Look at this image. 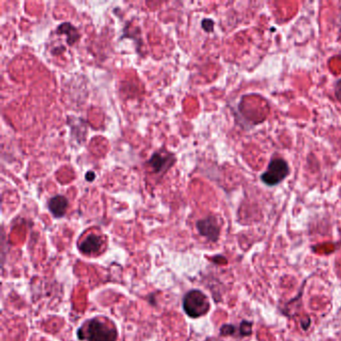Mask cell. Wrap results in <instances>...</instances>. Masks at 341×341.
Returning <instances> with one entry per match:
<instances>
[{
	"label": "cell",
	"instance_id": "6da1fadb",
	"mask_svg": "<svg viewBox=\"0 0 341 341\" xmlns=\"http://www.w3.org/2000/svg\"><path fill=\"white\" fill-rule=\"evenodd\" d=\"M78 337L88 341H116L117 330L112 324L93 318L87 322L84 332L78 330Z\"/></svg>",
	"mask_w": 341,
	"mask_h": 341
},
{
	"label": "cell",
	"instance_id": "7a4b0ae2",
	"mask_svg": "<svg viewBox=\"0 0 341 341\" xmlns=\"http://www.w3.org/2000/svg\"><path fill=\"white\" fill-rule=\"evenodd\" d=\"M209 307L207 296L200 290H191L183 298V309L192 318L203 316L208 312Z\"/></svg>",
	"mask_w": 341,
	"mask_h": 341
},
{
	"label": "cell",
	"instance_id": "3957f363",
	"mask_svg": "<svg viewBox=\"0 0 341 341\" xmlns=\"http://www.w3.org/2000/svg\"><path fill=\"white\" fill-rule=\"evenodd\" d=\"M289 171V166L284 159L274 158L269 162L267 170L261 175V180L268 186H275L285 179Z\"/></svg>",
	"mask_w": 341,
	"mask_h": 341
},
{
	"label": "cell",
	"instance_id": "277c9868",
	"mask_svg": "<svg viewBox=\"0 0 341 341\" xmlns=\"http://www.w3.org/2000/svg\"><path fill=\"white\" fill-rule=\"evenodd\" d=\"M175 156L172 153L165 152V154H162V152L156 151L148 159L147 165L153 173L163 174L175 163Z\"/></svg>",
	"mask_w": 341,
	"mask_h": 341
},
{
	"label": "cell",
	"instance_id": "5b68a950",
	"mask_svg": "<svg viewBox=\"0 0 341 341\" xmlns=\"http://www.w3.org/2000/svg\"><path fill=\"white\" fill-rule=\"evenodd\" d=\"M196 228L200 235L206 237L208 240L217 241L220 233L219 224L214 216H208L196 222Z\"/></svg>",
	"mask_w": 341,
	"mask_h": 341
},
{
	"label": "cell",
	"instance_id": "8992f818",
	"mask_svg": "<svg viewBox=\"0 0 341 341\" xmlns=\"http://www.w3.org/2000/svg\"><path fill=\"white\" fill-rule=\"evenodd\" d=\"M68 208V200L63 195H55L48 201V209L56 218H61L65 215Z\"/></svg>",
	"mask_w": 341,
	"mask_h": 341
},
{
	"label": "cell",
	"instance_id": "52a82bcc",
	"mask_svg": "<svg viewBox=\"0 0 341 341\" xmlns=\"http://www.w3.org/2000/svg\"><path fill=\"white\" fill-rule=\"evenodd\" d=\"M102 244L103 241L100 236L96 234H90L80 243L79 249L84 254H93L101 249Z\"/></svg>",
	"mask_w": 341,
	"mask_h": 341
},
{
	"label": "cell",
	"instance_id": "ba28073f",
	"mask_svg": "<svg viewBox=\"0 0 341 341\" xmlns=\"http://www.w3.org/2000/svg\"><path fill=\"white\" fill-rule=\"evenodd\" d=\"M56 33L59 35L65 34L66 35V42L69 45L75 44L80 38V34H79L77 28L69 22L61 23L56 29Z\"/></svg>",
	"mask_w": 341,
	"mask_h": 341
},
{
	"label": "cell",
	"instance_id": "9c48e42d",
	"mask_svg": "<svg viewBox=\"0 0 341 341\" xmlns=\"http://www.w3.org/2000/svg\"><path fill=\"white\" fill-rule=\"evenodd\" d=\"M251 328H252L251 322L243 321L240 325V332L242 335H249V334H251V330H252Z\"/></svg>",
	"mask_w": 341,
	"mask_h": 341
},
{
	"label": "cell",
	"instance_id": "30bf717a",
	"mask_svg": "<svg viewBox=\"0 0 341 341\" xmlns=\"http://www.w3.org/2000/svg\"><path fill=\"white\" fill-rule=\"evenodd\" d=\"M201 26L206 32H212L214 29V21L210 18H205L202 20Z\"/></svg>",
	"mask_w": 341,
	"mask_h": 341
},
{
	"label": "cell",
	"instance_id": "8fae6325",
	"mask_svg": "<svg viewBox=\"0 0 341 341\" xmlns=\"http://www.w3.org/2000/svg\"><path fill=\"white\" fill-rule=\"evenodd\" d=\"M234 331V327L232 325H224L221 328V334L222 335H228L232 334Z\"/></svg>",
	"mask_w": 341,
	"mask_h": 341
},
{
	"label": "cell",
	"instance_id": "7c38bea8",
	"mask_svg": "<svg viewBox=\"0 0 341 341\" xmlns=\"http://www.w3.org/2000/svg\"><path fill=\"white\" fill-rule=\"evenodd\" d=\"M335 94H336L337 99L339 101H341V79H339L337 81V83L335 85Z\"/></svg>",
	"mask_w": 341,
	"mask_h": 341
},
{
	"label": "cell",
	"instance_id": "4fadbf2b",
	"mask_svg": "<svg viewBox=\"0 0 341 341\" xmlns=\"http://www.w3.org/2000/svg\"><path fill=\"white\" fill-rule=\"evenodd\" d=\"M95 173L93 171H88L86 174H85V179L89 182H92L94 179H95Z\"/></svg>",
	"mask_w": 341,
	"mask_h": 341
}]
</instances>
